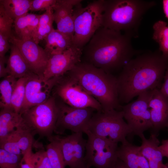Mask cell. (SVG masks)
Returning a JSON list of instances; mask_svg holds the SVG:
<instances>
[{
	"instance_id": "cell-1",
	"label": "cell",
	"mask_w": 168,
	"mask_h": 168,
	"mask_svg": "<svg viewBox=\"0 0 168 168\" xmlns=\"http://www.w3.org/2000/svg\"><path fill=\"white\" fill-rule=\"evenodd\" d=\"M168 67V58L159 49L142 51L131 59L116 77L120 104H128L145 91L160 89Z\"/></svg>"
},
{
	"instance_id": "cell-2",
	"label": "cell",
	"mask_w": 168,
	"mask_h": 168,
	"mask_svg": "<svg viewBox=\"0 0 168 168\" xmlns=\"http://www.w3.org/2000/svg\"><path fill=\"white\" fill-rule=\"evenodd\" d=\"M132 38L121 32L102 26L82 49L81 61L109 74L120 72L131 59L142 51L134 49Z\"/></svg>"
},
{
	"instance_id": "cell-3",
	"label": "cell",
	"mask_w": 168,
	"mask_h": 168,
	"mask_svg": "<svg viewBox=\"0 0 168 168\" xmlns=\"http://www.w3.org/2000/svg\"><path fill=\"white\" fill-rule=\"evenodd\" d=\"M67 72L99 102L102 111L121 110L117 77L114 75L82 61Z\"/></svg>"
},
{
	"instance_id": "cell-4",
	"label": "cell",
	"mask_w": 168,
	"mask_h": 168,
	"mask_svg": "<svg viewBox=\"0 0 168 168\" xmlns=\"http://www.w3.org/2000/svg\"><path fill=\"white\" fill-rule=\"evenodd\" d=\"M156 4L152 1L103 0L102 26L137 38L143 16Z\"/></svg>"
},
{
	"instance_id": "cell-5",
	"label": "cell",
	"mask_w": 168,
	"mask_h": 168,
	"mask_svg": "<svg viewBox=\"0 0 168 168\" xmlns=\"http://www.w3.org/2000/svg\"><path fill=\"white\" fill-rule=\"evenodd\" d=\"M103 0H94L85 7L81 2L74 7L73 45L82 49L96 31L102 26Z\"/></svg>"
},
{
	"instance_id": "cell-6",
	"label": "cell",
	"mask_w": 168,
	"mask_h": 168,
	"mask_svg": "<svg viewBox=\"0 0 168 168\" xmlns=\"http://www.w3.org/2000/svg\"><path fill=\"white\" fill-rule=\"evenodd\" d=\"M86 133L118 143L125 142L126 137L132 134L131 129L124 120L122 111L116 110L95 112L84 132Z\"/></svg>"
},
{
	"instance_id": "cell-7",
	"label": "cell",
	"mask_w": 168,
	"mask_h": 168,
	"mask_svg": "<svg viewBox=\"0 0 168 168\" xmlns=\"http://www.w3.org/2000/svg\"><path fill=\"white\" fill-rule=\"evenodd\" d=\"M24 122L35 135L48 139L52 135L55 127L58 110L55 96L34 106L21 114Z\"/></svg>"
},
{
	"instance_id": "cell-8",
	"label": "cell",
	"mask_w": 168,
	"mask_h": 168,
	"mask_svg": "<svg viewBox=\"0 0 168 168\" xmlns=\"http://www.w3.org/2000/svg\"><path fill=\"white\" fill-rule=\"evenodd\" d=\"M53 89V96L70 106L77 108L90 107L96 111L102 110L99 102L67 72L60 77Z\"/></svg>"
},
{
	"instance_id": "cell-9",
	"label": "cell",
	"mask_w": 168,
	"mask_h": 168,
	"mask_svg": "<svg viewBox=\"0 0 168 168\" xmlns=\"http://www.w3.org/2000/svg\"><path fill=\"white\" fill-rule=\"evenodd\" d=\"M85 160L88 168H115L119 159L118 143L87 133Z\"/></svg>"
},
{
	"instance_id": "cell-10",
	"label": "cell",
	"mask_w": 168,
	"mask_h": 168,
	"mask_svg": "<svg viewBox=\"0 0 168 168\" xmlns=\"http://www.w3.org/2000/svg\"><path fill=\"white\" fill-rule=\"evenodd\" d=\"M55 98L58 115L54 133L60 135L68 130L72 133H84L88 123L96 110L90 107L74 108L56 97Z\"/></svg>"
},
{
	"instance_id": "cell-11",
	"label": "cell",
	"mask_w": 168,
	"mask_h": 168,
	"mask_svg": "<svg viewBox=\"0 0 168 168\" xmlns=\"http://www.w3.org/2000/svg\"><path fill=\"white\" fill-rule=\"evenodd\" d=\"M151 91L140 94L135 100L121 106L124 119L132 131L131 135L139 137L152 127L148 107Z\"/></svg>"
},
{
	"instance_id": "cell-12",
	"label": "cell",
	"mask_w": 168,
	"mask_h": 168,
	"mask_svg": "<svg viewBox=\"0 0 168 168\" xmlns=\"http://www.w3.org/2000/svg\"><path fill=\"white\" fill-rule=\"evenodd\" d=\"M83 133H72L65 137L54 135L60 147L66 166L88 168L85 160L87 140Z\"/></svg>"
},
{
	"instance_id": "cell-13",
	"label": "cell",
	"mask_w": 168,
	"mask_h": 168,
	"mask_svg": "<svg viewBox=\"0 0 168 168\" xmlns=\"http://www.w3.org/2000/svg\"><path fill=\"white\" fill-rule=\"evenodd\" d=\"M9 42L18 49L30 71L43 77L50 56L44 49L40 46L32 39H20L14 34L9 39Z\"/></svg>"
},
{
	"instance_id": "cell-14",
	"label": "cell",
	"mask_w": 168,
	"mask_h": 168,
	"mask_svg": "<svg viewBox=\"0 0 168 168\" xmlns=\"http://www.w3.org/2000/svg\"><path fill=\"white\" fill-rule=\"evenodd\" d=\"M60 77L45 80L43 76L30 72L26 85L25 99L20 114H21L30 108L47 100L51 96V93Z\"/></svg>"
},
{
	"instance_id": "cell-15",
	"label": "cell",
	"mask_w": 168,
	"mask_h": 168,
	"mask_svg": "<svg viewBox=\"0 0 168 168\" xmlns=\"http://www.w3.org/2000/svg\"><path fill=\"white\" fill-rule=\"evenodd\" d=\"M82 49L74 45L63 52L49 56L43 77L45 80L62 77L81 61Z\"/></svg>"
},
{
	"instance_id": "cell-16",
	"label": "cell",
	"mask_w": 168,
	"mask_h": 168,
	"mask_svg": "<svg viewBox=\"0 0 168 168\" xmlns=\"http://www.w3.org/2000/svg\"><path fill=\"white\" fill-rule=\"evenodd\" d=\"M152 127L151 134L157 136L168 122V97L160 89L151 91L148 102Z\"/></svg>"
},
{
	"instance_id": "cell-17",
	"label": "cell",
	"mask_w": 168,
	"mask_h": 168,
	"mask_svg": "<svg viewBox=\"0 0 168 168\" xmlns=\"http://www.w3.org/2000/svg\"><path fill=\"white\" fill-rule=\"evenodd\" d=\"M81 0H56L53 7L57 30L72 39L74 34L73 8Z\"/></svg>"
},
{
	"instance_id": "cell-18",
	"label": "cell",
	"mask_w": 168,
	"mask_h": 168,
	"mask_svg": "<svg viewBox=\"0 0 168 168\" xmlns=\"http://www.w3.org/2000/svg\"><path fill=\"white\" fill-rule=\"evenodd\" d=\"M157 136L151 134L148 139L143 134L139 137L142 140L141 152L147 160L150 168H168V162L163 163V157L159 147L160 142Z\"/></svg>"
},
{
	"instance_id": "cell-19",
	"label": "cell",
	"mask_w": 168,
	"mask_h": 168,
	"mask_svg": "<svg viewBox=\"0 0 168 168\" xmlns=\"http://www.w3.org/2000/svg\"><path fill=\"white\" fill-rule=\"evenodd\" d=\"M44 40V49L49 56L61 53L73 45L72 38L54 28Z\"/></svg>"
},
{
	"instance_id": "cell-20",
	"label": "cell",
	"mask_w": 168,
	"mask_h": 168,
	"mask_svg": "<svg viewBox=\"0 0 168 168\" xmlns=\"http://www.w3.org/2000/svg\"><path fill=\"white\" fill-rule=\"evenodd\" d=\"M41 15L28 13L14 20L16 37L32 39L37 30Z\"/></svg>"
},
{
	"instance_id": "cell-21",
	"label": "cell",
	"mask_w": 168,
	"mask_h": 168,
	"mask_svg": "<svg viewBox=\"0 0 168 168\" xmlns=\"http://www.w3.org/2000/svg\"><path fill=\"white\" fill-rule=\"evenodd\" d=\"M7 63L8 75L17 79L27 76L30 72L28 64L17 47L12 44Z\"/></svg>"
},
{
	"instance_id": "cell-22",
	"label": "cell",
	"mask_w": 168,
	"mask_h": 168,
	"mask_svg": "<svg viewBox=\"0 0 168 168\" xmlns=\"http://www.w3.org/2000/svg\"><path fill=\"white\" fill-rule=\"evenodd\" d=\"M23 120L21 115L11 109H1L0 140L14 131Z\"/></svg>"
},
{
	"instance_id": "cell-23",
	"label": "cell",
	"mask_w": 168,
	"mask_h": 168,
	"mask_svg": "<svg viewBox=\"0 0 168 168\" xmlns=\"http://www.w3.org/2000/svg\"><path fill=\"white\" fill-rule=\"evenodd\" d=\"M140 146L133 145L127 140L118 147L117 155L119 159L128 168H140Z\"/></svg>"
},
{
	"instance_id": "cell-24",
	"label": "cell",
	"mask_w": 168,
	"mask_h": 168,
	"mask_svg": "<svg viewBox=\"0 0 168 168\" xmlns=\"http://www.w3.org/2000/svg\"><path fill=\"white\" fill-rule=\"evenodd\" d=\"M15 133L22 155L32 150L33 147L42 148V144L35 139V135L25 124L23 120L15 130Z\"/></svg>"
},
{
	"instance_id": "cell-25",
	"label": "cell",
	"mask_w": 168,
	"mask_h": 168,
	"mask_svg": "<svg viewBox=\"0 0 168 168\" xmlns=\"http://www.w3.org/2000/svg\"><path fill=\"white\" fill-rule=\"evenodd\" d=\"M30 0H0V4L7 14L14 21L30 10Z\"/></svg>"
},
{
	"instance_id": "cell-26",
	"label": "cell",
	"mask_w": 168,
	"mask_h": 168,
	"mask_svg": "<svg viewBox=\"0 0 168 168\" xmlns=\"http://www.w3.org/2000/svg\"><path fill=\"white\" fill-rule=\"evenodd\" d=\"M53 8L46 10L41 14L38 25L32 39L37 44L44 40L54 28L53 23L54 21Z\"/></svg>"
},
{
	"instance_id": "cell-27",
	"label": "cell",
	"mask_w": 168,
	"mask_h": 168,
	"mask_svg": "<svg viewBox=\"0 0 168 168\" xmlns=\"http://www.w3.org/2000/svg\"><path fill=\"white\" fill-rule=\"evenodd\" d=\"M153 29L152 38L158 44L159 50L163 56L168 58V23L159 20L154 24Z\"/></svg>"
},
{
	"instance_id": "cell-28",
	"label": "cell",
	"mask_w": 168,
	"mask_h": 168,
	"mask_svg": "<svg viewBox=\"0 0 168 168\" xmlns=\"http://www.w3.org/2000/svg\"><path fill=\"white\" fill-rule=\"evenodd\" d=\"M17 79L8 75L0 83V107L1 109L12 110L11 100Z\"/></svg>"
},
{
	"instance_id": "cell-29",
	"label": "cell",
	"mask_w": 168,
	"mask_h": 168,
	"mask_svg": "<svg viewBox=\"0 0 168 168\" xmlns=\"http://www.w3.org/2000/svg\"><path fill=\"white\" fill-rule=\"evenodd\" d=\"M49 143L46 146V152L52 168H65V165L59 143L52 135L48 139Z\"/></svg>"
},
{
	"instance_id": "cell-30",
	"label": "cell",
	"mask_w": 168,
	"mask_h": 168,
	"mask_svg": "<svg viewBox=\"0 0 168 168\" xmlns=\"http://www.w3.org/2000/svg\"><path fill=\"white\" fill-rule=\"evenodd\" d=\"M29 74L26 77L17 79L12 94L11 100L12 107L14 111L18 114L20 113L24 101L26 86L28 79Z\"/></svg>"
},
{
	"instance_id": "cell-31",
	"label": "cell",
	"mask_w": 168,
	"mask_h": 168,
	"mask_svg": "<svg viewBox=\"0 0 168 168\" xmlns=\"http://www.w3.org/2000/svg\"><path fill=\"white\" fill-rule=\"evenodd\" d=\"M22 156L0 149V168H21Z\"/></svg>"
},
{
	"instance_id": "cell-32",
	"label": "cell",
	"mask_w": 168,
	"mask_h": 168,
	"mask_svg": "<svg viewBox=\"0 0 168 168\" xmlns=\"http://www.w3.org/2000/svg\"><path fill=\"white\" fill-rule=\"evenodd\" d=\"M0 149L9 153L22 155L18 145L15 131L0 140Z\"/></svg>"
},
{
	"instance_id": "cell-33",
	"label": "cell",
	"mask_w": 168,
	"mask_h": 168,
	"mask_svg": "<svg viewBox=\"0 0 168 168\" xmlns=\"http://www.w3.org/2000/svg\"><path fill=\"white\" fill-rule=\"evenodd\" d=\"M14 20L6 13L3 6L0 4V33L9 37L13 34L12 26Z\"/></svg>"
},
{
	"instance_id": "cell-34",
	"label": "cell",
	"mask_w": 168,
	"mask_h": 168,
	"mask_svg": "<svg viewBox=\"0 0 168 168\" xmlns=\"http://www.w3.org/2000/svg\"><path fill=\"white\" fill-rule=\"evenodd\" d=\"M31 158L35 168H52L46 152L43 149L34 153Z\"/></svg>"
},
{
	"instance_id": "cell-35",
	"label": "cell",
	"mask_w": 168,
	"mask_h": 168,
	"mask_svg": "<svg viewBox=\"0 0 168 168\" xmlns=\"http://www.w3.org/2000/svg\"><path fill=\"white\" fill-rule=\"evenodd\" d=\"M56 0H33L31 1L30 11H37L53 8Z\"/></svg>"
},
{
	"instance_id": "cell-36",
	"label": "cell",
	"mask_w": 168,
	"mask_h": 168,
	"mask_svg": "<svg viewBox=\"0 0 168 168\" xmlns=\"http://www.w3.org/2000/svg\"><path fill=\"white\" fill-rule=\"evenodd\" d=\"M9 39V37L0 33V57H5L6 53L10 49Z\"/></svg>"
},
{
	"instance_id": "cell-37",
	"label": "cell",
	"mask_w": 168,
	"mask_h": 168,
	"mask_svg": "<svg viewBox=\"0 0 168 168\" xmlns=\"http://www.w3.org/2000/svg\"><path fill=\"white\" fill-rule=\"evenodd\" d=\"M32 150L23 155L21 162V168H35L31 158Z\"/></svg>"
},
{
	"instance_id": "cell-38",
	"label": "cell",
	"mask_w": 168,
	"mask_h": 168,
	"mask_svg": "<svg viewBox=\"0 0 168 168\" xmlns=\"http://www.w3.org/2000/svg\"><path fill=\"white\" fill-rule=\"evenodd\" d=\"M8 59L5 56L3 57H0V77L4 78L8 75L7 69V65Z\"/></svg>"
},
{
	"instance_id": "cell-39",
	"label": "cell",
	"mask_w": 168,
	"mask_h": 168,
	"mask_svg": "<svg viewBox=\"0 0 168 168\" xmlns=\"http://www.w3.org/2000/svg\"><path fill=\"white\" fill-rule=\"evenodd\" d=\"M164 82L160 89L162 92L168 97V67L164 77Z\"/></svg>"
},
{
	"instance_id": "cell-40",
	"label": "cell",
	"mask_w": 168,
	"mask_h": 168,
	"mask_svg": "<svg viewBox=\"0 0 168 168\" xmlns=\"http://www.w3.org/2000/svg\"><path fill=\"white\" fill-rule=\"evenodd\" d=\"M159 147L163 157L168 158V139L163 140Z\"/></svg>"
},
{
	"instance_id": "cell-41",
	"label": "cell",
	"mask_w": 168,
	"mask_h": 168,
	"mask_svg": "<svg viewBox=\"0 0 168 168\" xmlns=\"http://www.w3.org/2000/svg\"><path fill=\"white\" fill-rule=\"evenodd\" d=\"M162 4L163 12L168 23V0H163Z\"/></svg>"
},
{
	"instance_id": "cell-42",
	"label": "cell",
	"mask_w": 168,
	"mask_h": 168,
	"mask_svg": "<svg viewBox=\"0 0 168 168\" xmlns=\"http://www.w3.org/2000/svg\"><path fill=\"white\" fill-rule=\"evenodd\" d=\"M115 168H128L125 164L119 159Z\"/></svg>"
},
{
	"instance_id": "cell-43",
	"label": "cell",
	"mask_w": 168,
	"mask_h": 168,
	"mask_svg": "<svg viewBox=\"0 0 168 168\" xmlns=\"http://www.w3.org/2000/svg\"><path fill=\"white\" fill-rule=\"evenodd\" d=\"M166 127L167 128V130H168V122L166 125Z\"/></svg>"
}]
</instances>
